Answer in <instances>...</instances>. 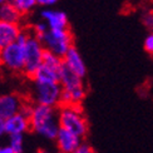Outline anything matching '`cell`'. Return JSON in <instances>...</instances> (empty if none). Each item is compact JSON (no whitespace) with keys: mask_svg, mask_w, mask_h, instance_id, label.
<instances>
[{"mask_svg":"<svg viewBox=\"0 0 153 153\" xmlns=\"http://www.w3.org/2000/svg\"><path fill=\"white\" fill-rule=\"evenodd\" d=\"M59 129V108L34 104L30 116V131L47 141H55Z\"/></svg>","mask_w":153,"mask_h":153,"instance_id":"1","label":"cell"},{"mask_svg":"<svg viewBox=\"0 0 153 153\" xmlns=\"http://www.w3.org/2000/svg\"><path fill=\"white\" fill-rule=\"evenodd\" d=\"M60 85H62V100H60V107L62 105H74V107H80L82 102L85 98V85L84 80L80 76L75 75L72 73L69 69L64 67L63 72L60 74Z\"/></svg>","mask_w":153,"mask_h":153,"instance_id":"2","label":"cell"},{"mask_svg":"<svg viewBox=\"0 0 153 153\" xmlns=\"http://www.w3.org/2000/svg\"><path fill=\"white\" fill-rule=\"evenodd\" d=\"M62 92L63 91L60 83H39L31 80L29 102L35 105L59 108L62 100Z\"/></svg>","mask_w":153,"mask_h":153,"instance_id":"3","label":"cell"},{"mask_svg":"<svg viewBox=\"0 0 153 153\" xmlns=\"http://www.w3.org/2000/svg\"><path fill=\"white\" fill-rule=\"evenodd\" d=\"M59 124L60 128L73 133L80 139L84 138L88 133V122L80 107H59Z\"/></svg>","mask_w":153,"mask_h":153,"instance_id":"4","label":"cell"},{"mask_svg":"<svg viewBox=\"0 0 153 153\" xmlns=\"http://www.w3.org/2000/svg\"><path fill=\"white\" fill-rule=\"evenodd\" d=\"M23 49H24V58H25L24 74L28 78H31L34 73L38 71V68L43 64V56H44V53H45L44 45L39 39H36L34 36L31 28H30V33L28 35V39L23 45Z\"/></svg>","mask_w":153,"mask_h":153,"instance_id":"5","label":"cell"},{"mask_svg":"<svg viewBox=\"0 0 153 153\" xmlns=\"http://www.w3.org/2000/svg\"><path fill=\"white\" fill-rule=\"evenodd\" d=\"M40 42L47 52L64 58L68 50L73 47V35L69 29L49 30Z\"/></svg>","mask_w":153,"mask_h":153,"instance_id":"6","label":"cell"},{"mask_svg":"<svg viewBox=\"0 0 153 153\" xmlns=\"http://www.w3.org/2000/svg\"><path fill=\"white\" fill-rule=\"evenodd\" d=\"M0 67L13 73H24L25 58L24 49L20 44L14 43L9 47L0 49Z\"/></svg>","mask_w":153,"mask_h":153,"instance_id":"7","label":"cell"},{"mask_svg":"<svg viewBox=\"0 0 153 153\" xmlns=\"http://www.w3.org/2000/svg\"><path fill=\"white\" fill-rule=\"evenodd\" d=\"M25 100L16 93L0 94V119L6 120L22 111Z\"/></svg>","mask_w":153,"mask_h":153,"instance_id":"8","label":"cell"},{"mask_svg":"<svg viewBox=\"0 0 153 153\" xmlns=\"http://www.w3.org/2000/svg\"><path fill=\"white\" fill-rule=\"evenodd\" d=\"M40 19L48 25L50 30H63L69 29L68 16L64 11L52 8H44L40 11Z\"/></svg>","mask_w":153,"mask_h":153,"instance_id":"9","label":"cell"},{"mask_svg":"<svg viewBox=\"0 0 153 153\" xmlns=\"http://www.w3.org/2000/svg\"><path fill=\"white\" fill-rule=\"evenodd\" d=\"M63 62H64V67L67 69H69L72 73H74L75 75H78L84 79V76L87 74V67H85V63L79 53V50L74 45L69 49L68 53L64 55Z\"/></svg>","mask_w":153,"mask_h":153,"instance_id":"10","label":"cell"},{"mask_svg":"<svg viewBox=\"0 0 153 153\" xmlns=\"http://www.w3.org/2000/svg\"><path fill=\"white\" fill-rule=\"evenodd\" d=\"M30 131V118L24 113L19 112L5 120V133L8 136L25 134Z\"/></svg>","mask_w":153,"mask_h":153,"instance_id":"11","label":"cell"},{"mask_svg":"<svg viewBox=\"0 0 153 153\" xmlns=\"http://www.w3.org/2000/svg\"><path fill=\"white\" fill-rule=\"evenodd\" d=\"M82 143L83 142L79 137H76L75 134L63 128L59 129L58 136L55 138V144H56V148H58V152L73 153Z\"/></svg>","mask_w":153,"mask_h":153,"instance_id":"12","label":"cell"},{"mask_svg":"<svg viewBox=\"0 0 153 153\" xmlns=\"http://www.w3.org/2000/svg\"><path fill=\"white\" fill-rule=\"evenodd\" d=\"M23 27L20 24H11L0 22V49L16 43Z\"/></svg>","mask_w":153,"mask_h":153,"instance_id":"13","label":"cell"},{"mask_svg":"<svg viewBox=\"0 0 153 153\" xmlns=\"http://www.w3.org/2000/svg\"><path fill=\"white\" fill-rule=\"evenodd\" d=\"M60 74H62L60 72H56L54 69L42 64L30 79L33 82H39V83H59Z\"/></svg>","mask_w":153,"mask_h":153,"instance_id":"14","label":"cell"},{"mask_svg":"<svg viewBox=\"0 0 153 153\" xmlns=\"http://www.w3.org/2000/svg\"><path fill=\"white\" fill-rule=\"evenodd\" d=\"M23 18H24V15L10 1L0 5V22L11 23V24H20Z\"/></svg>","mask_w":153,"mask_h":153,"instance_id":"15","label":"cell"},{"mask_svg":"<svg viewBox=\"0 0 153 153\" xmlns=\"http://www.w3.org/2000/svg\"><path fill=\"white\" fill-rule=\"evenodd\" d=\"M43 64L47 65L49 68L54 69L56 72H63V69H64V62H63V58L60 56L55 55L53 53H49L45 50V53H44V56H43Z\"/></svg>","mask_w":153,"mask_h":153,"instance_id":"16","label":"cell"},{"mask_svg":"<svg viewBox=\"0 0 153 153\" xmlns=\"http://www.w3.org/2000/svg\"><path fill=\"white\" fill-rule=\"evenodd\" d=\"M10 3L14 5L23 15L29 14V13L33 11V9L38 5L36 0H10Z\"/></svg>","mask_w":153,"mask_h":153,"instance_id":"17","label":"cell"},{"mask_svg":"<svg viewBox=\"0 0 153 153\" xmlns=\"http://www.w3.org/2000/svg\"><path fill=\"white\" fill-rule=\"evenodd\" d=\"M8 144L14 149L15 153H24L25 152V143H24V134H14L8 136Z\"/></svg>","mask_w":153,"mask_h":153,"instance_id":"18","label":"cell"},{"mask_svg":"<svg viewBox=\"0 0 153 153\" xmlns=\"http://www.w3.org/2000/svg\"><path fill=\"white\" fill-rule=\"evenodd\" d=\"M30 28H31V31H33L34 36L36 38V39H39V40H42V39H43V36L45 35L48 31L50 30V29L48 28V25L44 23L43 20L36 22L34 25H31Z\"/></svg>","mask_w":153,"mask_h":153,"instance_id":"19","label":"cell"},{"mask_svg":"<svg viewBox=\"0 0 153 153\" xmlns=\"http://www.w3.org/2000/svg\"><path fill=\"white\" fill-rule=\"evenodd\" d=\"M144 49L147 50L148 53L153 54V33L148 34L147 36H146L144 39Z\"/></svg>","mask_w":153,"mask_h":153,"instance_id":"20","label":"cell"},{"mask_svg":"<svg viewBox=\"0 0 153 153\" xmlns=\"http://www.w3.org/2000/svg\"><path fill=\"white\" fill-rule=\"evenodd\" d=\"M73 153H95V152H94V149L92 148V146H89V144H87V143H82Z\"/></svg>","mask_w":153,"mask_h":153,"instance_id":"21","label":"cell"},{"mask_svg":"<svg viewBox=\"0 0 153 153\" xmlns=\"http://www.w3.org/2000/svg\"><path fill=\"white\" fill-rule=\"evenodd\" d=\"M143 24L148 29H153V13H147L143 16Z\"/></svg>","mask_w":153,"mask_h":153,"instance_id":"22","label":"cell"},{"mask_svg":"<svg viewBox=\"0 0 153 153\" xmlns=\"http://www.w3.org/2000/svg\"><path fill=\"white\" fill-rule=\"evenodd\" d=\"M58 1L59 0H36L38 5L44 6V8H52V6H54Z\"/></svg>","mask_w":153,"mask_h":153,"instance_id":"23","label":"cell"},{"mask_svg":"<svg viewBox=\"0 0 153 153\" xmlns=\"http://www.w3.org/2000/svg\"><path fill=\"white\" fill-rule=\"evenodd\" d=\"M5 134H6L5 133V120L0 119V139H1Z\"/></svg>","mask_w":153,"mask_h":153,"instance_id":"24","label":"cell"},{"mask_svg":"<svg viewBox=\"0 0 153 153\" xmlns=\"http://www.w3.org/2000/svg\"><path fill=\"white\" fill-rule=\"evenodd\" d=\"M1 153H15V152H14V149H13L9 144H6V146H3Z\"/></svg>","mask_w":153,"mask_h":153,"instance_id":"25","label":"cell"},{"mask_svg":"<svg viewBox=\"0 0 153 153\" xmlns=\"http://www.w3.org/2000/svg\"><path fill=\"white\" fill-rule=\"evenodd\" d=\"M36 153H53V152H50V151H47V149H38Z\"/></svg>","mask_w":153,"mask_h":153,"instance_id":"26","label":"cell"},{"mask_svg":"<svg viewBox=\"0 0 153 153\" xmlns=\"http://www.w3.org/2000/svg\"><path fill=\"white\" fill-rule=\"evenodd\" d=\"M8 1H10V0H0V5H3L5 3H8Z\"/></svg>","mask_w":153,"mask_h":153,"instance_id":"27","label":"cell"},{"mask_svg":"<svg viewBox=\"0 0 153 153\" xmlns=\"http://www.w3.org/2000/svg\"><path fill=\"white\" fill-rule=\"evenodd\" d=\"M1 149H3V146H0V153H1Z\"/></svg>","mask_w":153,"mask_h":153,"instance_id":"28","label":"cell"},{"mask_svg":"<svg viewBox=\"0 0 153 153\" xmlns=\"http://www.w3.org/2000/svg\"><path fill=\"white\" fill-rule=\"evenodd\" d=\"M56 153H64V152H56Z\"/></svg>","mask_w":153,"mask_h":153,"instance_id":"29","label":"cell"}]
</instances>
